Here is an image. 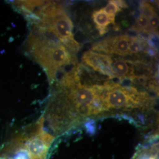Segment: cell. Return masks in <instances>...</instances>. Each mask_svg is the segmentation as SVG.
<instances>
[{
  "label": "cell",
  "instance_id": "obj_1",
  "mask_svg": "<svg viewBox=\"0 0 159 159\" xmlns=\"http://www.w3.org/2000/svg\"><path fill=\"white\" fill-rule=\"evenodd\" d=\"M40 119L7 141L0 148V159H49L56 140Z\"/></svg>",
  "mask_w": 159,
  "mask_h": 159
},
{
  "label": "cell",
  "instance_id": "obj_2",
  "mask_svg": "<svg viewBox=\"0 0 159 159\" xmlns=\"http://www.w3.org/2000/svg\"><path fill=\"white\" fill-rule=\"evenodd\" d=\"M34 31L27 40L29 54L44 69L50 81H53L57 73H63L67 65L75 61L55 35L39 28Z\"/></svg>",
  "mask_w": 159,
  "mask_h": 159
},
{
  "label": "cell",
  "instance_id": "obj_3",
  "mask_svg": "<svg viewBox=\"0 0 159 159\" xmlns=\"http://www.w3.org/2000/svg\"><path fill=\"white\" fill-rule=\"evenodd\" d=\"M82 61L94 70L107 76L109 79L115 77L111 70L113 60L108 55L98 54L92 51H87L82 57Z\"/></svg>",
  "mask_w": 159,
  "mask_h": 159
},
{
  "label": "cell",
  "instance_id": "obj_4",
  "mask_svg": "<svg viewBox=\"0 0 159 159\" xmlns=\"http://www.w3.org/2000/svg\"><path fill=\"white\" fill-rule=\"evenodd\" d=\"M131 159H159L158 132L139 145Z\"/></svg>",
  "mask_w": 159,
  "mask_h": 159
},
{
  "label": "cell",
  "instance_id": "obj_5",
  "mask_svg": "<svg viewBox=\"0 0 159 159\" xmlns=\"http://www.w3.org/2000/svg\"><path fill=\"white\" fill-rule=\"evenodd\" d=\"M111 70L114 75L120 79L136 77L134 73L133 62L130 61L120 59L113 61Z\"/></svg>",
  "mask_w": 159,
  "mask_h": 159
},
{
  "label": "cell",
  "instance_id": "obj_6",
  "mask_svg": "<svg viewBox=\"0 0 159 159\" xmlns=\"http://www.w3.org/2000/svg\"><path fill=\"white\" fill-rule=\"evenodd\" d=\"M131 39L127 35L112 37L110 44L111 54L126 56L129 54V47Z\"/></svg>",
  "mask_w": 159,
  "mask_h": 159
},
{
  "label": "cell",
  "instance_id": "obj_7",
  "mask_svg": "<svg viewBox=\"0 0 159 159\" xmlns=\"http://www.w3.org/2000/svg\"><path fill=\"white\" fill-rule=\"evenodd\" d=\"M93 19L100 35H104L108 32L107 27L109 24L115 23L102 9L94 12L93 13Z\"/></svg>",
  "mask_w": 159,
  "mask_h": 159
},
{
  "label": "cell",
  "instance_id": "obj_8",
  "mask_svg": "<svg viewBox=\"0 0 159 159\" xmlns=\"http://www.w3.org/2000/svg\"><path fill=\"white\" fill-rule=\"evenodd\" d=\"M110 18L115 21L116 14L121 10L117 1H110L103 9Z\"/></svg>",
  "mask_w": 159,
  "mask_h": 159
},
{
  "label": "cell",
  "instance_id": "obj_9",
  "mask_svg": "<svg viewBox=\"0 0 159 159\" xmlns=\"http://www.w3.org/2000/svg\"><path fill=\"white\" fill-rule=\"evenodd\" d=\"M139 10L142 12V14L148 17V19L152 16L157 15L153 7L151 6L148 2H146L144 1L140 3Z\"/></svg>",
  "mask_w": 159,
  "mask_h": 159
},
{
  "label": "cell",
  "instance_id": "obj_10",
  "mask_svg": "<svg viewBox=\"0 0 159 159\" xmlns=\"http://www.w3.org/2000/svg\"><path fill=\"white\" fill-rule=\"evenodd\" d=\"M148 23L150 28L158 33L159 24V17L157 15H155L154 16L150 17L148 19Z\"/></svg>",
  "mask_w": 159,
  "mask_h": 159
}]
</instances>
